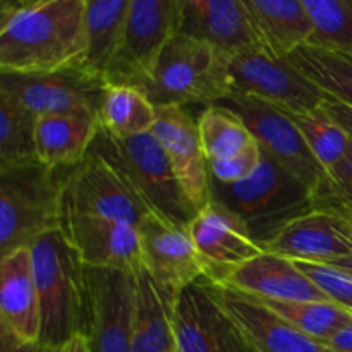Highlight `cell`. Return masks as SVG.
<instances>
[{
    "label": "cell",
    "instance_id": "obj_1",
    "mask_svg": "<svg viewBox=\"0 0 352 352\" xmlns=\"http://www.w3.org/2000/svg\"><path fill=\"white\" fill-rule=\"evenodd\" d=\"M85 0H47L0 12V74L86 67Z\"/></svg>",
    "mask_w": 352,
    "mask_h": 352
},
{
    "label": "cell",
    "instance_id": "obj_2",
    "mask_svg": "<svg viewBox=\"0 0 352 352\" xmlns=\"http://www.w3.org/2000/svg\"><path fill=\"white\" fill-rule=\"evenodd\" d=\"M30 250L40 296V346H58L74 336H88L91 320L88 267L79 260L62 229L38 237Z\"/></svg>",
    "mask_w": 352,
    "mask_h": 352
},
{
    "label": "cell",
    "instance_id": "obj_3",
    "mask_svg": "<svg viewBox=\"0 0 352 352\" xmlns=\"http://www.w3.org/2000/svg\"><path fill=\"white\" fill-rule=\"evenodd\" d=\"M67 172L40 160L0 168V256L62 229Z\"/></svg>",
    "mask_w": 352,
    "mask_h": 352
},
{
    "label": "cell",
    "instance_id": "obj_4",
    "mask_svg": "<svg viewBox=\"0 0 352 352\" xmlns=\"http://www.w3.org/2000/svg\"><path fill=\"white\" fill-rule=\"evenodd\" d=\"M138 88L155 107L215 105L229 95L226 52L199 38L175 33Z\"/></svg>",
    "mask_w": 352,
    "mask_h": 352
},
{
    "label": "cell",
    "instance_id": "obj_5",
    "mask_svg": "<svg viewBox=\"0 0 352 352\" xmlns=\"http://www.w3.org/2000/svg\"><path fill=\"white\" fill-rule=\"evenodd\" d=\"M91 151L112 165L157 215L188 227L198 213L182 191L153 131L133 138H116L100 127Z\"/></svg>",
    "mask_w": 352,
    "mask_h": 352
},
{
    "label": "cell",
    "instance_id": "obj_6",
    "mask_svg": "<svg viewBox=\"0 0 352 352\" xmlns=\"http://www.w3.org/2000/svg\"><path fill=\"white\" fill-rule=\"evenodd\" d=\"M210 189L212 199L239 215L260 244L289 220L313 210L311 191L265 151L260 167L251 177L236 184L212 181Z\"/></svg>",
    "mask_w": 352,
    "mask_h": 352
},
{
    "label": "cell",
    "instance_id": "obj_7",
    "mask_svg": "<svg viewBox=\"0 0 352 352\" xmlns=\"http://www.w3.org/2000/svg\"><path fill=\"white\" fill-rule=\"evenodd\" d=\"M226 71L229 93L263 100L285 112H309L329 98L287 55L275 54L267 45L226 52Z\"/></svg>",
    "mask_w": 352,
    "mask_h": 352
},
{
    "label": "cell",
    "instance_id": "obj_8",
    "mask_svg": "<svg viewBox=\"0 0 352 352\" xmlns=\"http://www.w3.org/2000/svg\"><path fill=\"white\" fill-rule=\"evenodd\" d=\"M107 82L88 67H69L47 74H2L0 93L34 117L81 116L98 120Z\"/></svg>",
    "mask_w": 352,
    "mask_h": 352
},
{
    "label": "cell",
    "instance_id": "obj_9",
    "mask_svg": "<svg viewBox=\"0 0 352 352\" xmlns=\"http://www.w3.org/2000/svg\"><path fill=\"white\" fill-rule=\"evenodd\" d=\"M215 105L239 117L261 150L294 174L311 195L325 181V168L311 153L299 127L285 110L239 93H229Z\"/></svg>",
    "mask_w": 352,
    "mask_h": 352
},
{
    "label": "cell",
    "instance_id": "obj_10",
    "mask_svg": "<svg viewBox=\"0 0 352 352\" xmlns=\"http://www.w3.org/2000/svg\"><path fill=\"white\" fill-rule=\"evenodd\" d=\"M64 213L122 220L140 227L151 210L112 165L89 150L85 160L65 174Z\"/></svg>",
    "mask_w": 352,
    "mask_h": 352
},
{
    "label": "cell",
    "instance_id": "obj_11",
    "mask_svg": "<svg viewBox=\"0 0 352 352\" xmlns=\"http://www.w3.org/2000/svg\"><path fill=\"white\" fill-rule=\"evenodd\" d=\"M170 323L175 352H251L206 278L182 289Z\"/></svg>",
    "mask_w": 352,
    "mask_h": 352
},
{
    "label": "cell",
    "instance_id": "obj_12",
    "mask_svg": "<svg viewBox=\"0 0 352 352\" xmlns=\"http://www.w3.org/2000/svg\"><path fill=\"white\" fill-rule=\"evenodd\" d=\"M138 229L143 251V268L165 302L172 306L182 289L205 278V267L188 227L177 226L151 212Z\"/></svg>",
    "mask_w": 352,
    "mask_h": 352
},
{
    "label": "cell",
    "instance_id": "obj_13",
    "mask_svg": "<svg viewBox=\"0 0 352 352\" xmlns=\"http://www.w3.org/2000/svg\"><path fill=\"white\" fill-rule=\"evenodd\" d=\"M177 33V0H131L122 45L107 81L140 86Z\"/></svg>",
    "mask_w": 352,
    "mask_h": 352
},
{
    "label": "cell",
    "instance_id": "obj_14",
    "mask_svg": "<svg viewBox=\"0 0 352 352\" xmlns=\"http://www.w3.org/2000/svg\"><path fill=\"white\" fill-rule=\"evenodd\" d=\"M188 232L212 284H222L236 268L265 251L246 222L217 199L196 213Z\"/></svg>",
    "mask_w": 352,
    "mask_h": 352
},
{
    "label": "cell",
    "instance_id": "obj_15",
    "mask_svg": "<svg viewBox=\"0 0 352 352\" xmlns=\"http://www.w3.org/2000/svg\"><path fill=\"white\" fill-rule=\"evenodd\" d=\"M62 232L85 267L133 275L143 270L140 229L131 223L64 213Z\"/></svg>",
    "mask_w": 352,
    "mask_h": 352
},
{
    "label": "cell",
    "instance_id": "obj_16",
    "mask_svg": "<svg viewBox=\"0 0 352 352\" xmlns=\"http://www.w3.org/2000/svg\"><path fill=\"white\" fill-rule=\"evenodd\" d=\"M91 320L88 344L91 352H131L136 275L119 270L88 268Z\"/></svg>",
    "mask_w": 352,
    "mask_h": 352
},
{
    "label": "cell",
    "instance_id": "obj_17",
    "mask_svg": "<svg viewBox=\"0 0 352 352\" xmlns=\"http://www.w3.org/2000/svg\"><path fill=\"white\" fill-rule=\"evenodd\" d=\"M155 136L167 153L174 174L196 210H201L212 199L210 167L199 140L198 120L181 105L157 107Z\"/></svg>",
    "mask_w": 352,
    "mask_h": 352
},
{
    "label": "cell",
    "instance_id": "obj_18",
    "mask_svg": "<svg viewBox=\"0 0 352 352\" xmlns=\"http://www.w3.org/2000/svg\"><path fill=\"white\" fill-rule=\"evenodd\" d=\"M212 289L251 352H332L322 340L302 333L256 298L229 285L212 284Z\"/></svg>",
    "mask_w": 352,
    "mask_h": 352
},
{
    "label": "cell",
    "instance_id": "obj_19",
    "mask_svg": "<svg viewBox=\"0 0 352 352\" xmlns=\"http://www.w3.org/2000/svg\"><path fill=\"white\" fill-rule=\"evenodd\" d=\"M261 246L289 260L329 265L352 254V234L342 213L313 208L289 220Z\"/></svg>",
    "mask_w": 352,
    "mask_h": 352
},
{
    "label": "cell",
    "instance_id": "obj_20",
    "mask_svg": "<svg viewBox=\"0 0 352 352\" xmlns=\"http://www.w3.org/2000/svg\"><path fill=\"white\" fill-rule=\"evenodd\" d=\"M219 285L267 301H330L294 260L267 250L236 268Z\"/></svg>",
    "mask_w": 352,
    "mask_h": 352
},
{
    "label": "cell",
    "instance_id": "obj_21",
    "mask_svg": "<svg viewBox=\"0 0 352 352\" xmlns=\"http://www.w3.org/2000/svg\"><path fill=\"white\" fill-rule=\"evenodd\" d=\"M177 33L208 41L227 54L265 45L239 0H177Z\"/></svg>",
    "mask_w": 352,
    "mask_h": 352
},
{
    "label": "cell",
    "instance_id": "obj_22",
    "mask_svg": "<svg viewBox=\"0 0 352 352\" xmlns=\"http://www.w3.org/2000/svg\"><path fill=\"white\" fill-rule=\"evenodd\" d=\"M0 327L28 342H40V296L30 246L0 256Z\"/></svg>",
    "mask_w": 352,
    "mask_h": 352
},
{
    "label": "cell",
    "instance_id": "obj_23",
    "mask_svg": "<svg viewBox=\"0 0 352 352\" xmlns=\"http://www.w3.org/2000/svg\"><path fill=\"white\" fill-rule=\"evenodd\" d=\"M100 122L81 116H41L34 126L36 157L55 170H71L89 153Z\"/></svg>",
    "mask_w": 352,
    "mask_h": 352
},
{
    "label": "cell",
    "instance_id": "obj_24",
    "mask_svg": "<svg viewBox=\"0 0 352 352\" xmlns=\"http://www.w3.org/2000/svg\"><path fill=\"white\" fill-rule=\"evenodd\" d=\"M260 40L278 55L311 43L313 26L301 0H239Z\"/></svg>",
    "mask_w": 352,
    "mask_h": 352
},
{
    "label": "cell",
    "instance_id": "obj_25",
    "mask_svg": "<svg viewBox=\"0 0 352 352\" xmlns=\"http://www.w3.org/2000/svg\"><path fill=\"white\" fill-rule=\"evenodd\" d=\"M131 0H85L86 67L107 79L122 45Z\"/></svg>",
    "mask_w": 352,
    "mask_h": 352
},
{
    "label": "cell",
    "instance_id": "obj_26",
    "mask_svg": "<svg viewBox=\"0 0 352 352\" xmlns=\"http://www.w3.org/2000/svg\"><path fill=\"white\" fill-rule=\"evenodd\" d=\"M131 352H175L170 306L144 268L136 274Z\"/></svg>",
    "mask_w": 352,
    "mask_h": 352
},
{
    "label": "cell",
    "instance_id": "obj_27",
    "mask_svg": "<svg viewBox=\"0 0 352 352\" xmlns=\"http://www.w3.org/2000/svg\"><path fill=\"white\" fill-rule=\"evenodd\" d=\"M102 129L116 138H133L153 131L157 107L138 86L107 82L98 112Z\"/></svg>",
    "mask_w": 352,
    "mask_h": 352
},
{
    "label": "cell",
    "instance_id": "obj_28",
    "mask_svg": "<svg viewBox=\"0 0 352 352\" xmlns=\"http://www.w3.org/2000/svg\"><path fill=\"white\" fill-rule=\"evenodd\" d=\"M287 57L329 98L352 109V54L305 43Z\"/></svg>",
    "mask_w": 352,
    "mask_h": 352
},
{
    "label": "cell",
    "instance_id": "obj_29",
    "mask_svg": "<svg viewBox=\"0 0 352 352\" xmlns=\"http://www.w3.org/2000/svg\"><path fill=\"white\" fill-rule=\"evenodd\" d=\"M198 131L208 162L223 160L258 143L239 117L219 105H208L203 110Z\"/></svg>",
    "mask_w": 352,
    "mask_h": 352
},
{
    "label": "cell",
    "instance_id": "obj_30",
    "mask_svg": "<svg viewBox=\"0 0 352 352\" xmlns=\"http://www.w3.org/2000/svg\"><path fill=\"white\" fill-rule=\"evenodd\" d=\"M301 131L306 144L325 172H330L349 151L352 136L323 109L287 112Z\"/></svg>",
    "mask_w": 352,
    "mask_h": 352
},
{
    "label": "cell",
    "instance_id": "obj_31",
    "mask_svg": "<svg viewBox=\"0 0 352 352\" xmlns=\"http://www.w3.org/2000/svg\"><path fill=\"white\" fill-rule=\"evenodd\" d=\"M258 301L302 333L322 342L330 339L340 327L352 320V313L332 301Z\"/></svg>",
    "mask_w": 352,
    "mask_h": 352
},
{
    "label": "cell",
    "instance_id": "obj_32",
    "mask_svg": "<svg viewBox=\"0 0 352 352\" xmlns=\"http://www.w3.org/2000/svg\"><path fill=\"white\" fill-rule=\"evenodd\" d=\"M36 117L0 93V168L38 160L34 148Z\"/></svg>",
    "mask_w": 352,
    "mask_h": 352
},
{
    "label": "cell",
    "instance_id": "obj_33",
    "mask_svg": "<svg viewBox=\"0 0 352 352\" xmlns=\"http://www.w3.org/2000/svg\"><path fill=\"white\" fill-rule=\"evenodd\" d=\"M313 26L311 43L352 54V0H301Z\"/></svg>",
    "mask_w": 352,
    "mask_h": 352
},
{
    "label": "cell",
    "instance_id": "obj_34",
    "mask_svg": "<svg viewBox=\"0 0 352 352\" xmlns=\"http://www.w3.org/2000/svg\"><path fill=\"white\" fill-rule=\"evenodd\" d=\"M313 208L342 213L352 208V143L346 157L327 172V179L311 195Z\"/></svg>",
    "mask_w": 352,
    "mask_h": 352
},
{
    "label": "cell",
    "instance_id": "obj_35",
    "mask_svg": "<svg viewBox=\"0 0 352 352\" xmlns=\"http://www.w3.org/2000/svg\"><path fill=\"white\" fill-rule=\"evenodd\" d=\"M301 272H305L316 284V287L332 302L352 313V274L342 268L325 263H308L296 261Z\"/></svg>",
    "mask_w": 352,
    "mask_h": 352
},
{
    "label": "cell",
    "instance_id": "obj_36",
    "mask_svg": "<svg viewBox=\"0 0 352 352\" xmlns=\"http://www.w3.org/2000/svg\"><path fill=\"white\" fill-rule=\"evenodd\" d=\"M261 160H263V150L256 143L254 146L229 158L208 162L210 177L220 184H236V182L251 177L260 167Z\"/></svg>",
    "mask_w": 352,
    "mask_h": 352
},
{
    "label": "cell",
    "instance_id": "obj_37",
    "mask_svg": "<svg viewBox=\"0 0 352 352\" xmlns=\"http://www.w3.org/2000/svg\"><path fill=\"white\" fill-rule=\"evenodd\" d=\"M0 352H41L40 342H28L0 327Z\"/></svg>",
    "mask_w": 352,
    "mask_h": 352
},
{
    "label": "cell",
    "instance_id": "obj_38",
    "mask_svg": "<svg viewBox=\"0 0 352 352\" xmlns=\"http://www.w3.org/2000/svg\"><path fill=\"white\" fill-rule=\"evenodd\" d=\"M323 344H325L332 352H352V320L347 322L346 325L340 327V329Z\"/></svg>",
    "mask_w": 352,
    "mask_h": 352
},
{
    "label": "cell",
    "instance_id": "obj_39",
    "mask_svg": "<svg viewBox=\"0 0 352 352\" xmlns=\"http://www.w3.org/2000/svg\"><path fill=\"white\" fill-rule=\"evenodd\" d=\"M323 109L333 117L336 122H339L344 129L352 136V109L351 107L344 105V103L336 102L332 98H327V102L323 103Z\"/></svg>",
    "mask_w": 352,
    "mask_h": 352
},
{
    "label": "cell",
    "instance_id": "obj_40",
    "mask_svg": "<svg viewBox=\"0 0 352 352\" xmlns=\"http://www.w3.org/2000/svg\"><path fill=\"white\" fill-rule=\"evenodd\" d=\"M41 352H91V351H89L88 337L81 333V336H74L72 339L65 340L64 344H58V346H50V347L41 346Z\"/></svg>",
    "mask_w": 352,
    "mask_h": 352
},
{
    "label": "cell",
    "instance_id": "obj_41",
    "mask_svg": "<svg viewBox=\"0 0 352 352\" xmlns=\"http://www.w3.org/2000/svg\"><path fill=\"white\" fill-rule=\"evenodd\" d=\"M329 265H332V267H337V268H342V270L352 274V254H349V256H346V258H340V260L332 261V263H329Z\"/></svg>",
    "mask_w": 352,
    "mask_h": 352
},
{
    "label": "cell",
    "instance_id": "obj_42",
    "mask_svg": "<svg viewBox=\"0 0 352 352\" xmlns=\"http://www.w3.org/2000/svg\"><path fill=\"white\" fill-rule=\"evenodd\" d=\"M21 0H0V12H7V10L21 9Z\"/></svg>",
    "mask_w": 352,
    "mask_h": 352
},
{
    "label": "cell",
    "instance_id": "obj_43",
    "mask_svg": "<svg viewBox=\"0 0 352 352\" xmlns=\"http://www.w3.org/2000/svg\"><path fill=\"white\" fill-rule=\"evenodd\" d=\"M342 215L346 217L347 223H349V229H351V234H352V208L351 210H346V212H342Z\"/></svg>",
    "mask_w": 352,
    "mask_h": 352
},
{
    "label": "cell",
    "instance_id": "obj_44",
    "mask_svg": "<svg viewBox=\"0 0 352 352\" xmlns=\"http://www.w3.org/2000/svg\"><path fill=\"white\" fill-rule=\"evenodd\" d=\"M38 0H21V6L23 7H28V6H34Z\"/></svg>",
    "mask_w": 352,
    "mask_h": 352
},
{
    "label": "cell",
    "instance_id": "obj_45",
    "mask_svg": "<svg viewBox=\"0 0 352 352\" xmlns=\"http://www.w3.org/2000/svg\"><path fill=\"white\" fill-rule=\"evenodd\" d=\"M40 2H47V0H38V2H36V3H40Z\"/></svg>",
    "mask_w": 352,
    "mask_h": 352
}]
</instances>
